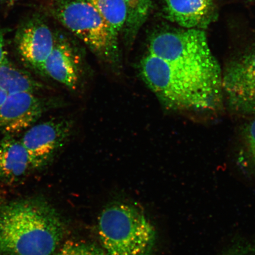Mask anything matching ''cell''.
Returning a JSON list of instances; mask_svg holds the SVG:
<instances>
[{"label": "cell", "instance_id": "cell-1", "mask_svg": "<svg viewBox=\"0 0 255 255\" xmlns=\"http://www.w3.org/2000/svg\"><path fill=\"white\" fill-rule=\"evenodd\" d=\"M65 233L62 218L45 200L22 199L0 206V253L52 255Z\"/></svg>", "mask_w": 255, "mask_h": 255}, {"label": "cell", "instance_id": "cell-2", "mask_svg": "<svg viewBox=\"0 0 255 255\" xmlns=\"http://www.w3.org/2000/svg\"><path fill=\"white\" fill-rule=\"evenodd\" d=\"M98 232L107 255H152L155 229L131 205L119 203L105 209L99 218Z\"/></svg>", "mask_w": 255, "mask_h": 255}, {"label": "cell", "instance_id": "cell-3", "mask_svg": "<svg viewBox=\"0 0 255 255\" xmlns=\"http://www.w3.org/2000/svg\"><path fill=\"white\" fill-rule=\"evenodd\" d=\"M57 20L92 52L108 62L118 59V39L97 9L85 0H56L52 8Z\"/></svg>", "mask_w": 255, "mask_h": 255}, {"label": "cell", "instance_id": "cell-4", "mask_svg": "<svg viewBox=\"0 0 255 255\" xmlns=\"http://www.w3.org/2000/svg\"><path fill=\"white\" fill-rule=\"evenodd\" d=\"M222 87L232 109L255 115V49L229 64L222 73Z\"/></svg>", "mask_w": 255, "mask_h": 255}, {"label": "cell", "instance_id": "cell-5", "mask_svg": "<svg viewBox=\"0 0 255 255\" xmlns=\"http://www.w3.org/2000/svg\"><path fill=\"white\" fill-rule=\"evenodd\" d=\"M71 123L53 120L30 127L20 140L29 156L32 169L45 166L71 132Z\"/></svg>", "mask_w": 255, "mask_h": 255}, {"label": "cell", "instance_id": "cell-6", "mask_svg": "<svg viewBox=\"0 0 255 255\" xmlns=\"http://www.w3.org/2000/svg\"><path fill=\"white\" fill-rule=\"evenodd\" d=\"M55 38L44 21L32 18L22 24L15 35L19 55L31 68L44 73V64L55 44Z\"/></svg>", "mask_w": 255, "mask_h": 255}, {"label": "cell", "instance_id": "cell-7", "mask_svg": "<svg viewBox=\"0 0 255 255\" xmlns=\"http://www.w3.org/2000/svg\"><path fill=\"white\" fill-rule=\"evenodd\" d=\"M47 105L30 92L8 95L0 108V134L14 135L33 126L47 109Z\"/></svg>", "mask_w": 255, "mask_h": 255}, {"label": "cell", "instance_id": "cell-8", "mask_svg": "<svg viewBox=\"0 0 255 255\" xmlns=\"http://www.w3.org/2000/svg\"><path fill=\"white\" fill-rule=\"evenodd\" d=\"M169 20L186 28H206L218 17V0H165Z\"/></svg>", "mask_w": 255, "mask_h": 255}, {"label": "cell", "instance_id": "cell-9", "mask_svg": "<svg viewBox=\"0 0 255 255\" xmlns=\"http://www.w3.org/2000/svg\"><path fill=\"white\" fill-rule=\"evenodd\" d=\"M81 59L68 41L55 39L50 55L44 64V74L75 90L81 78Z\"/></svg>", "mask_w": 255, "mask_h": 255}, {"label": "cell", "instance_id": "cell-10", "mask_svg": "<svg viewBox=\"0 0 255 255\" xmlns=\"http://www.w3.org/2000/svg\"><path fill=\"white\" fill-rule=\"evenodd\" d=\"M31 169L29 156L20 140L5 135L0 141V181L17 183L24 179Z\"/></svg>", "mask_w": 255, "mask_h": 255}, {"label": "cell", "instance_id": "cell-11", "mask_svg": "<svg viewBox=\"0 0 255 255\" xmlns=\"http://www.w3.org/2000/svg\"><path fill=\"white\" fill-rule=\"evenodd\" d=\"M42 85L28 73L16 68L7 58L0 63V89L8 95L30 92L34 94Z\"/></svg>", "mask_w": 255, "mask_h": 255}, {"label": "cell", "instance_id": "cell-12", "mask_svg": "<svg viewBox=\"0 0 255 255\" xmlns=\"http://www.w3.org/2000/svg\"><path fill=\"white\" fill-rule=\"evenodd\" d=\"M100 12L111 28L114 36L119 38L125 28L127 9L123 0H85Z\"/></svg>", "mask_w": 255, "mask_h": 255}, {"label": "cell", "instance_id": "cell-13", "mask_svg": "<svg viewBox=\"0 0 255 255\" xmlns=\"http://www.w3.org/2000/svg\"><path fill=\"white\" fill-rule=\"evenodd\" d=\"M127 9L125 28L127 39L132 41L147 18L151 0H123Z\"/></svg>", "mask_w": 255, "mask_h": 255}, {"label": "cell", "instance_id": "cell-14", "mask_svg": "<svg viewBox=\"0 0 255 255\" xmlns=\"http://www.w3.org/2000/svg\"><path fill=\"white\" fill-rule=\"evenodd\" d=\"M52 255H107L95 245L82 242H71L66 244Z\"/></svg>", "mask_w": 255, "mask_h": 255}, {"label": "cell", "instance_id": "cell-15", "mask_svg": "<svg viewBox=\"0 0 255 255\" xmlns=\"http://www.w3.org/2000/svg\"><path fill=\"white\" fill-rule=\"evenodd\" d=\"M255 254V244L249 242L232 247L223 255H254Z\"/></svg>", "mask_w": 255, "mask_h": 255}, {"label": "cell", "instance_id": "cell-16", "mask_svg": "<svg viewBox=\"0 0 255 255\" xmlns=\"http://www.w3.org/2000/svg\"><path fill=\"white\" fill-rule=\"evenodd\" d=\"M246 138L251 157L255 164V119L252 121L247 128Z\"/></svg>", "mask_w": 255, "mask_h": 255}, {"label": "cell", "instance_id": "cell-17", "mask_svg": "<svg viewBox=\"0 0 255 255\" xmlns=\"http://www.w3.org/2000/svg\"><path fill=\"white\" fill-rule=\"evenodd\" d=\"M7 53L5 50V41L4 31L0 28V63L7 58Z\"/></svg>", "mask_w": 255, "mask_h": 255}, {"label": "cell", "instance_id": "cell-18", "mask_svg": "<svg viewBox=\"0 0 255 255\" xmlns=\"http://www.w3.org/2000/svg\"><path fill=\"white\" fill-rule=\"evenodd\" d=\"M8 94L6 93L4 91L0 89V108L2 106V104H4L6 98L8 97Z\"/></svg>", "mask_w": 255, "mask_h": 255}, {"label": "cell", "instance_id": "cell-19", "mask_svg": "<svg viewBox=\"0 0 255 255\" xmlns=\"http://www.w3.org/2000/svg\"><path fill=\"white\" fill-rule=\"evenodd\" d=\"M5 196L4 193L1 190H0V206L3 205L4 202Z\"/></svg>", "mask_w": 255, "mask_h": 255}, {"label": "cell", "instance_id": "cell-20", "mask_svg": "<svg viewBox=\"0 0 255 255\" xmlns=\"http://www.w3.org/2000/svg\"><path fill=\"white\" fill-rule=\"evenodd\" d=\"M1 1L7 3H14L15 1H18V0H1Z\"/></svg>", "mask_w": 255, "mask_h": 255}]
</instances>
